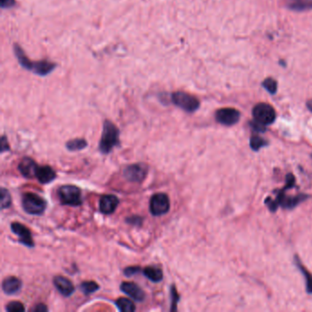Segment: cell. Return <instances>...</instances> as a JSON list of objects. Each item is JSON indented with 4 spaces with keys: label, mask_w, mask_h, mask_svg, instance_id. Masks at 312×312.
<instances>
[{
    "label": "cell",
    "mask_w": 312,
    "mask_h": 312,
    "mask_svg": "<svg viewBox=\"0 0 312 312\" xmlns=\"http://www.w3.org/2000/svg\"><path fill=\"white\" fill-rule=\"evenodd\" d=\"M14 54L18 59V64L22 68L26 69L27 71H31L33 73L40 76H47L48 74L52 73L54 71L57 64L49 62L47 60H42L39 62H32L29 59L27 55L25 54V51L23 50L20 46L15 43L13 46Z\"/></svg>",
    "instance_id": "cell-1"
},
{
    "label": "cell",
    "mask_w": 312,
    "mask_h": 312,
    "mask_svg": "<svg viewBox=\"0 0 312 312\" xmlns=\"http://www.w3.org/2000/svg\"><path fill=\"white\" fill-rule=\"evenodd\" d=\"M119 129L113 122L105 120L99 142V150L103 154H108L115 147L119 145Z\"/></svg>",
    "instance_id": "cell-2"
},
{
    "label": "cell",
    "mask_w": 312,
    "mask_h": 312,
    "mask_svg": "<svg viewBox=\"0 0 312 312\" xmlns=\"http://www.w3.org/2000/svg\"><path fill=\"white\" fill-rule=\"evenodd\" d=\"M172 104L178 106L179 108L184 110L187 113H194L200 108L199 99L194 95H190L185 92H174L171 95Z\"/></svg>",
    "instance_id": "cell-3"
},
{
    "label": "cell",
    "mask_w": 312,
    "mask_h": 312,
    "mask_svg": "<svg viewBox=\"0 0 312 312\" xmlns=\"http://www.w3.org/2000/svg\"><path fill=\"white\" fill-rule=\"evenodd\" d=\"M47 203L40 195L27 192L22 196V208L31 215H41L44 213Z\"/></svg>",
    "instance_id": "cell-4"
},
{
    "label": "cell",
    "mask_w": 312,
    "mask_h": 312,
    "mask_svg": "<svg viewBox=\"0 0 312 312\" xmlns=\"http://www.w3.org/2000/svg\"><path fill=\"white\" fill-rule=\"evenodd\" d=\"M253 120L262 124L264 126H270L276 121V110L271 104L267 103H259L253 106Z\"/></svg>",
    "instance_id": "cell-5"
},
{
    "label": "cell",
    "mask_w": 312,
    "mask_h": 312,
    "mask_svg": "<svg viewBox=\"0 0 312 312\" xmlns=\"http://www.w3.org/2000/svg\"><path fill=\"white\" fill-rule=\"evenodd\" d=\"M61 204L68 206H80L81 204V190L73 185L62 186L58 190Z\"/></svg>",
    "instance_id": "cell-6"
},
{
    "label": "cell",
    "mask_w": 312,
    "mask_h": 312,
    "mask_svg": "<svg viewBox=\"0 0 312 312\" xmlns=\"http://www.w3.org/2000/svg\"><path fill=\"white\" fill-rule=\"evenodd\" d=\"M171 208L169 198L165 193H156L150 202V213L153 216H161L168 213Z\"/></svg>",
    "instance_id": "cell-7"
},
{
    "label": "cell",
    "mask_w": 312,
    "mask_h": 312,
    "mask_svg": "<svg viewBox=\"0 0 312 312\" xmlns=\"http://www.w3.org/2000/svg\"><path fill=\"white\" fill-rule=\"evenodd\" d=\"M241 118V113L237 109L232 107H224V108L218 109L215 113V119L219 124L232 127L235 124L239 122Z\"/></svg>",
    "instance_id": "cell-8"
},
{
    "label": "cell",
    "mask_w": 312,
    "mask_h": 312,
    "mask_svg": "<svg viewBox=\"0 0 312 312\" xmlns=\"http://www.w3.org/2000/svg\"><path fill=\"white\" fill-rule=\"evenodd\" d=\"M148 175V166L142 163L133 164L124 169V176L132 182H142Z\"/></svg>",
    "instance_id": "cell-9"
},
{
    "label": "cell",
    "mask_w": 312,
    "mask_h": 312,
    "mask_svg": "<svg viewBox=\"0 0 312 312\" xmlns=\"http://www.w3.org/2000/svg\"><path fill=\"white\" fill-rule=\"evenodd\" d=\"M10 228L11 231L19 238V242L21 244L26 245L27 247H34L35 243L32 238V233L27 227L20 222H14L11 223Z\"/></svg>",
    "instance_id": "cell-10"
},
{
    "label": "cell",
    "mask_w": 312,
    "mask_h": 312,
    "mask_svg": "<svg viewBox=\"0 0 312 312\" xmlns=\"http://www.w3.org/2000/svg\"><path fill=\"white\" fill-rule=\"evenodd\" d=\"M120 290L137 302H142L145 299V292L134 282H123L120 286Z\"/></svg>",
    "instance_id": "cell-11"
},
{
    "label": "cell",
    "mask_w": 312,
    "mask_h": 312,
    "mask_svg": "<svg viewBox=\"0 0 312 312\" xmlns=\"http://www.w3.org/2000/svg\"><path fill=\"white\" fill-rule=\"evenodd\" d=\"M119 204V200L113 194L104 195L100 199L99 209L104 214H112L116 212Z\"/></svg>",
    "instance_id": "cell-12"
},
{
    "label": "cell",
    "mask_w": 312,
    "mask_h": 312,
    "mask_svg": "<svg viewBox=\"0 0 312 312\" xmlns=\"http://www.w3.org/2000/svg\"><path fill=\"white\" fill-rule=\"evenodd\" d=\"M53 284H54L55 288L57 289L60 293L64 297H70L75 291V289L73 287L72 281L69 280L67 277H64V276H55L54 279H53Z\"/></svg>",
    "instance_id": "cell-13"
},
{
    "label": "cell",
    "mask_w": 312,
    "mask_h": 312,
    "mask_svg": "<svg viewBox=\"0 0 312 312\" xmlns=\"http://www.w3.org/2000/svg\"><path fill=\"white\" fill-rule=\"evenodd\" d=\"M38 167V164L32 158H24L18 164V168L23 177L32 179L36 175Z\"/></svg>",
    "instance_id": "cell-14"
},
{
    "label": "cell",
    "mask_w": 312,
    "mask_h": 312,
    "mask_svg": "<svg viewBox=\"0 0 312 312\" xmlns=\"http://www.w3.org/2000/svg\"><path fill=\"white\" fill-rule=\"evenodd\" d=\"M22 288V282L18 277L9 276L5 278L2 283V290L7 295H14L18 293Z\"/></svg>",
    "instance_id": "cell-15"
},
{
    "label": "cell",
    "mask_w": 312,
    "mask_h": 312,
    "mask_svg": "<svg viewBox=\"0 0 312 312\" xmlns=\"http://www.w3.org/2000/svg\"><path fill=\"white\" fill-rule=\"evenodd\" d=\"M35 177L39 182H41L42 184H48L56 179V172L52 167L49 166H43V167L39 166L37 168Z\"/></svg>",
    "instance_id": "cell-16"
},
{
    "label": "cell",
    "mask_w": 312,
    "mask_h": 312,
    "mask_svg": "<svg viewBox=\"0 0 312 312\" xmlns=\"http://www.w3.org/2000/svg\"><path fill=\"white\" fill-rule=\"evenodd\" d=\"M286 6L290 10L297 12L308 11L312 9V0H287Z\"/></svg>",
    "instance_id": "cell-17"
},
{
    "label": "cell",
    "mask_w": 312,
    "mask_h": 312,
    "mask_svg": "<svg viewBox=\"0 0 312 312\" xmlns=\"http://www.w3.org/2000/svg\"><path fill=\"white\" fill-rule=\"evenodd\" d=\"M144 276L154 283H158L163 279V272L160 268L156 267H147L143 270Z\"/></svg>",
    "instance_id": "cell-18"
},
{
    "label": "cell",
    "mask_w": 312,
    "mask_h": 312,
    "mask_svg": "<svg viewBox=\"0 0 312 312\" xmlns=\"http://www.w3.org/2000/svg\"><path fill=\"white\" fill-rule=\"evenodd\" d=\"M117 308L123 312H133L136 310L135 304L132 302V300L127 298H120L116 301Z\"/></svg>",
    "instance_id": "cell-19"
},
{
    "label": "cell",
    "mask_w": 312,
    "mask_h": 312,
    "mask_svg": "<svg viewBox=\"0 0 312 312\" xmlns=\"http://www.w3.org/2000/svg\"><path fill=\"white\" fill-rule=\"evenodd\" d=\"M88 146V143L83 138H74L66 143V148L70 151H81L84 150Z\"/></svg>",
    "instance_id": "cell-20"
},
{
    "label": "cell",
    "mask_w": 312,
    "mask_h": 312,
    "mask_svg": "<svg viewBox=\"0 0 312 312\" xmlns=\"http://www.w3.org/2000/svg\"><path fill=\"white\" fill-rule=\"evenodd\" d=\"M295 261H296V264H297V266L299 267V269H300V271L301 273L303 274L304 276H305V279H306V290H307V292H308V294H312V275L309 273V272L305 268V267L300 264L299 262V258H297V257H295Z\"/></svg>",
    "instance_id": "cell-21"
},
{
    "label": "cell",
    "mask_w": 312,
    "mask_h": 312,
    "mask_svg": "<svg viewBox=\"0 0 312 312\" xmlns=\"http://www.w3.org/2000/svg\"><path fill=\"white\" fill-rule=\"evenodd\" d=\"M99 285L95 281H83L80 285V290L83 294L89 295L99 290Z\"/></svg>",
    "instance_id": "cell-22"
},
{
    "label": "cell",
    "mask_w": 312,
    "mask_h": 312,
    "mask_svg": "<svg viewBox=\"0 0 312 312\" xmlns=\"http://www.w3.org/2000/svg\"><path fill=\"white\" fill-rule=\"evenodd\" d=\"M267 145H268V141L258 135H253L250 138V147L254 151H258L260 149Z\"/></svg>",
    "instance_id": "cell-23"
},
{
    "label": "cell",
    "mask_w": 312,
    "mask_h": 312,
    "mask_svg": "<svg viewBox=\"0 0 312 312\" xmlns=\"http://www.w3.org/2000/svg\"><path fill=\"white\" fill-rule=\"evenodd\" d=\"M262 86L270 95H276L277 92V81L274 78H266L263 81Z\"/></svg>",
    "instance_id": "cell-24"
},
{
    "label": "cell",
    "mask_w": 312,
    "mask_h": 312,
    "mask_svg": "<svg viewBox=\"0 0 312 312\" xmlns=\"http://www.w3.org/2000/svg\"><path fill=\"white\" fill-rule=\"evenodd\" d=\"M1 210L9 208L12 203L11 199V195L9 193L8 190H6L5 188H1Z\"/></svg>",
    "instance_id": "cell-25"
},
{
    "label": "cell",
    "mask_w": 312,
    "mask_h": 312,
    "mask_svg": "<svg viewBox=\"0 0 312 312\" xmlns=\"http://www.w3.org/2000/svg\"><path fill=\"white\" fill-rule=\"evenodd\" d=\"M6 310L9 312H24L26 310V308L24 307V305L19 301H11L9 304H7Z\"/></svg>",
    "instance_id": "cell-26"
},
{
    "label": "cell",
    "mask_w": 312,
    "mask_h": 312,
    "mask_svg": "<svg viewBox=\"0 0 312 312\" xmlns=\"http://www.w3.org/2000/svg\"><path fill=\"white\" fill-rule=\"evenodd\" d=\"M171 297H172V308H171V310L174 311V310H177V303L180 300V296H179L178 292H177V289L175 288V286H172L171 287Z\"/></svg>",
    "instance_id": "cell-27"
},
{
    "label": "cell",
    "mask_w": 312,
    "mask_h": 312,
    "mask_svg": "<svg viewBox=\"0 0 312 312\" xmlns=\"http://www.w3.org/2000/svg\"><path fill=\"white\" fill-rule=\"evenodd\" d=\"M249 125H250V127L253 129V131L258 132V133H264V132H266V130H267V129H266V128H267L266 126H264L262 124L258 123V121H256V120L251 121V122L249 123Z\"/></svg>",
    "instance_id": "cell-28"
},
{
    "label": "cell",
    "mask_w": 312,
    "mask_h": 312,
    "mask_svg": "<svg viewBox=\"0 0 312 312\" xmlns=\"http://www.w3.org/2000/svg\"><path fill=\"white\" fill-rule=\"evenodd\" d=\"M142 222H143V218H141L140 216H130L127 219V223L131 225L139 226L142 224Z\"/></svg>",
    "instance_id": "cell-29"
},
{
    "label": "cell",
    "mask_w": 312,
    "mask_h": 312,
    "mask_svg": "<svg viewBox=\"0 0 312 312\" xmlns=\"http://www.w3.org/2000/svg\"><path fill=\"white\" fill-rule=\"evenodd\" d=\"M138 272H140V267H128L124 270V274L126 275V276H134V275H136L137 274Z\"/></svg>",
    "instance_id": "cell-30"
},
{
    "label": "cell",
    "mask_w": 312,
    "mask_h": 312,
    "mask_svg": "<svg viewBox=\"0 0 312 312\" xmlns=\"http://www.w3.org/2000/svg\"><path fill=\"white\" fill-rule=\"evenodd\" d=\"M16 5L15 0H1V8L2 9H9Z\"/></svg>",
    "instance_id": "cell-31"
},
{
    "label": "cell",
    "mask_w": 312,
    "mask_h": 312,
    "mask_svg": "<svg viewBox=\"0 0 312 312\" xmlns=\"http://www.w3.org/2000/svg\"><path fill=\"white\" fill-rule=\"evenodd\" d=\"M9 150V142L6 138V136H3L1 137V152L4 153L6 151Z\"/></svg>",
    "instance_id": "cell-32"
},
{
    "label": "cell",
    "mask_w": 312,
    "mask_h": 312,
    "mask_svg": "<svg viewBox=\"0 0 312 312\" xmlns=\"http://www.w3.org/2000/svg\"><path fill=\"white\" fill-rule=\"evenodd\" d=\"M32 311L46 312L48 311V308L46 307L44 304H39V305H36L34 308H32Z\"/></svg>",
    "instance_id": "cell-33"
},
{
    "label": "cell",
    "mask_w": 312,
    "mask_h": 312,
    "mask_svg": "<svg viewBox=\"0 0 312 312\" xmlns=\"http://www.w3.org/2000/svg\"><path fill=\"white\" fill-rule=\"evenodd\" d=\"M306 104H307V108L312 113V99L308 100Z\"/></svg>",
    "instance_id": "cell-34"
}]
</instances>
